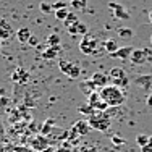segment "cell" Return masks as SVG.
I'll return each mask as SVG.
<instances>
[{
	"label": "cell",
	"instance_id": "cell-1",
	"mask_svg": "<svg viewBox=\"0 0 152 152\" xmlns=\"http://www.w3.org/2000/svg\"><path fill=\"white\" fill-rule=\"evenodd\" d=\"M99 94L108 107H120L126 102L125 91L121 88H118V86H113V84H108L105 88H102Z\"/></svg>",
	"mask_w": 152,
	"mask_h": 152
},
{
	"label": "cell",
	"instance_id": "cell-2",
	"mask_svg": "<svg viewBox=\"0 0 152 152\" xmlns=\"http://www.w3.org/2000/svg\"><path fill=\"white\" fill-rule=\"evenodd\" d=\"M88 123L91 126V129L96 131H107L112 125V117L107 112H96L94 115L88 118Z\"/></svg>",
	"mask_w": 152,
	"mask_h": 152
},
{
	"label": "cell",
	"instance_id": "cell-3",
	"mask_svg": "<svg viewBox=\"0 0 152 152\" xmlns=\"http://www.w3.org/2000/svg\"><path fill=\"white\" fill-rule=\"evenodd\" d=\"M99 41L97 37H94L92 34H86L83 36L81 42H79V50H81L84 55H96L99 52Z\"/></svg>",
	"mask_w": 152,
	"mask_h": 152
},
{
	"label": "cell",
	"instance_id": "cell-4",
	"mask_svg": "<svg viewBox=\"0 0 152 152\" xmlns=\"http://www.w3.org/2000/svg\"><path fill=\"white\" fill-rule=\"evenodd\" d=\"M131 63L134 65H144V63H152V49L151 47H142V49H134L129 57Z\"/></svg>",
	"mask_w": 152,
	"mask_h": 152
},
{
	"label": "cell",
	"instance_id": "cell-5",
	"mask_svg": "<svg viewBox=\"0 0 152 152\" xmlns=\"http://www.w3.org/2000/svg\"><path fill=\"white\" fill-rule=\"evenodd\" d=\"M108 81L113 86H118V88H125L128 84V76H126L125 70L120 66H115L112 70H108Z\"/></svg>",
	"mask_w": 152,
	"mask_h": 152
},
{
	"label": "cell",
	"instance_id": "cell-6",
	"mask_svg": "<svg viewBox=\"0 0 152 152\" xmlns=\"http://www.w3.org/2000/svg\"><path fill=\"white\" fill-rule=\"evenodd\" d=\"M58 66H60V70L63 71V75H66L68 78H71V79L79 78V75H81V66H79L78 63H75V61L60 58Z\"/></svg>",
	"mask_w": 152,
	"mask_h": 152
},
{
	"label": "cell",
	"instance_id": "cell-7",
	"mask_svg": "<svg viewBox=\"0 0 152 152\" xmlns=\"http://www.w3.org/2000/svg\"><path fill=\"white\" fill-rule=\"evenodd\" d=\"M88 104L91 105L96 112H105L108 105L105 102H104V99L100 97L99 92H92L91 96H88Z\"/></svg>",
	"mask_w": 152,
	"mask_h": 152
},
{
	"label": "cell",
	"instance_id": "cell-8",
	"mask_svg": "<svg viewBox=\"0 0 152 152\" xmlns=\"http://www.w3.org/2000/svg\"><path fill=\"white\" fill-rule=\"evenodd\" d=\"M108 7H110V12L113 13V16L117 18V20H128V18H129V13L126 12L125 7L120 5V3L110 2V3H108Z\"/></svg>",
	"mask_w": 152,
	"mask_h": 152
},
{
	"label": "cell",
	"instance_id": "cell-9",
	"mask_svg": "<svg viewBox=\"0 0 152 152\" xmlns=\"http://www.w3.org/2000/svg\"><path fill=\"white\" fill-rule=\"evenodd\" d=\"M13 34H15V31H13L10 21L5 20V18H0V39H2V41H7V39H10Z\"/></svg>",
	"mask_w": 152,
	"mask_h": 152
},
{
	"label": "cell",
	"instance_id": "cell-10",
	"mask_svg": "<svg viewBox=\"0 0 152 152\" xmlns=\"http://www.w3.org/2000/svg\"><path fill=\"white\" fill-rule=\"evenodd\" d=\"M71 129H73L78 136H86L89 133V129H91V126H89L88 120H78L73 125V128H71Z\"/></svg>",
	"mask_w": 152,
	"mask_h": 152
},
{
	"label": "cell",
	"instance_id": "cell-11",
	"mask_svg": "<svg viewBox=\"0 0 152 152\" xmlns=\"http://www.w3.org/2000/svg\"><path fill=\"white\" fill-rule=\"evenodd\" d=\"M91 81L96 84V88H105V86H108V75L105 73H100V71H97V73H94L92 75V78H91Z\"/></svg>",
	"mask_w": 152,
	"mask_h": 152
},
{
	"label": "cell",
	"instance_id": "cell-12",
	"mask_svg": "<svg viewBox=\"0 0 152 152\" xmlns=\"http://www.w3.org/2000/svg\"><path fill=\"white\" fill-rule=\"evenodd\" d=\"M68 29V32H70L71 36H86L88 34V26H86V24H83L81 21H76L75 24H71V26H68L66 28Z\"/></svg>",
	"mask_w": 152,
	"mask_h": 152
},
{
	"label": "cell",
	"instance_id": "cell-13",
	"mask_svg": "<svg viewBox=\"0 0 152 152\" xmlns=\"http://www.w3.org/2000/svg\"><path fill=\"white\" fill-rule=\"evenodd\" d=\"M47 139L44 136H36L34 139L31 141V146H32V149L34 151H39V152H44L47 149Z\"/></svg>",
	"mask_w": 152,
	"mask_h": 152
},
{
	"label": "cell",
	"instance_id": "cell-14",
	"mask_svg": "<svg viewBox=\"0 0 152 152\" xmlns=\"http://www.w3.org/2000/svg\"><path fill=\"white\" fill-rule=\"evenodd\" d=\"M15 34H16V39H18V42H20V44H28L29 37L32 36V32H31L29 28H20Z\"/></svg>",
	"mask_w": 152,
	"mask_h": 152
},
{
	"label": "cell",
	"instance_id": "cell-15",
	"mask_svg": "<svg viewBox=\"0 0 152 152\" xmlns=\"http://www.w3.org/2000/svg\"><path fill=\"white\" fill-rule=\"evenodd\" d=\"M133 47H121L118 49L117 52L112 53V58H120V60H125V58H129L131 57V52H133Z\"/></svg>",
	"mask_w": 152,
	"mask_h": 152
},
{
	"label": "cell",
	"instance_id": "cell-16",
	"mask_svg": "<svg viewBox=\"0 0 152 152\" xmlns=\"http://www.w3.org/2000/svg\"><path fill=\"white\" fill-rule=\"evenodd\" d=\"M58 52H60V45L47 47V50H44V52H42V58H45V60H52V58H55V57L58 55Z\"/></svg>",
	"mask_w": 152,
	"mask_h": 152
},
{
	"label": "cell",
	"instance_id": "cell-17",
	"mask_svg": "<svg viewBox=\"0 0 152 152\" xmlns=\"http://www.w3.org/2000/svg\"><path fill=\"white\" fill-rule=\"evenodd\" d=\"M79 88H81V91L84 92L86 96H91V94H92V92H96V89H97V88H96V84H94L91 79H88V81H83Z\"/></svg>",
	"mask_w": 152,
	"mask_h": 152
},
{
	"label": "cell",
	"instance_id": "cell-18",
	"mask_svg": "<svg viewBox=\"0 0 152 152\" xmlns=\"http://www.w3.org/2000/svg\"><path fill=\"white\" fill-rule=\"evenodd\" d=\"M102 45H104V49H105L107 52L110 53V55H112L113 52H117V50H118V45H117V42H115L113 39H107V41L104 42Z\"/></svg>",
	"mask_w": 152,
	"mask_h": 152
},
{
	"label": "cell",
	"instance_id": "cell-19",
	"mask_svg": "<svg viewBox=\"0 0 152 152\" xmlns=\"http://www.w3.org/2000/svg\"><path fill=\"white\" fill-rule=\"evenodd\" d=\"M78 112L79 113H83V115H86V117H91V115H94L96 113V110H94V108L89 105V104H84V105H79L78 107Z\"/></svg>",
	"mask_w": 152,
	"mask_h": 152
},
{
	"label": "cell",
	"instance_id": "cell-20",
	"mask_svg": "<svg viewBox=\"0 0 152 152\" xmlns=\"http://www.w3.org/2000/svg\"><path fill=\"white\" fill-rule=\"evenodd\" d=\"M117 34L120 39H131L133 37V31L129 29V28H120Z\"/></svg>",
	"mask_w": 152,
	"mask_h": 152
},
{
	"label": "cell",
	"instance_id": "cell-21",
	"mask_svg": "<svg viewBox=\"0 0 152 152\" xmlns=\"http://www.w3.org/2000/svg\"><path fill=\"white\" fill-rule=\"evenodd\" d=\"M12 78L15 79V81L18 79V81H20V83H24V81H26V79H28V75L24 73V71L21 70V68H18V70H15V73H13V76H12Z\"/></svg>",
	"mask_w": 152,
	"mask_h": 152
},
{
	"label": "cell",
	"instance_id": "cell-22",
	"mask_svg": "<svg viewBox=\"0 0 152 152\" xmlns=\"http://www.w3.org/2000/svg\"><path fill=\"white\" fill-rule=\"evenodd\" d=\"M60 45V36L58 34H50L47 39V47H55Z\"/></svg>",
	"mask_w": 152,
	"mask_h": 152
},
{
	"label": "cell",
	"instance_id": "cell-23",
	"mask_svg": "<svg viewBox=\"0 0 152 152\" xmlns=\"http://www.w3.org/2000/svg\"><path fill=\"white\" fill-rule=\"evenodd\" d=\"M70 5L75 10H84L88 7V0H73V2H70Z\"/></svg>",
	"mask_w": 152,
	"mask_h": 152
},
{
	"label": "cell",
	"instance_id": "cell-24",
	"mask_svg": "<svg viewBox=\"0 0 152 152\" xmlns=\"http://www.w3.org/2000/svg\"><path fill=\"white\" fill-rule=\"evenodd\" d=\"M76 21H79L78 16H76L75 13H68V16H66V20L63 21V24H65V28H68V26H71V24H75Z\"/></svg>",
	"mask_w": 152,
	"mask_h": 152
},
{
	"label": "cell",
	"instance_id": "cell-25",
	"mask_svg": "<svg viewBox=\"0 0 152 152\" xmlns=\"http://www.w3.org/2000/svg\"><path fill=\"white\" fill-rule=\"evenodd\" d=\"M147 142H149V136H147V134H137V136H136V144H137L139 147L146 146Z\"/></svg>",
	"mask_w": 152,
	"mask_h": 152
},
{
	"label": "cell",
	"instance_id": "cell-26",
	"mask_svg": "<svg viewBox=\"0 0 152 152\" xmlns=\"http://www.w3.org/2000/svg\"><path fill=\"white\" fill-rule=\"evenodd\" d=\"M39 10H41L42 13H45V15H49L50 12H53L52 5H50V3H47V2H41V3H39Z\"/></svg>",
	"mask_w": 152,
	"mask_h": 152
},
{
	"label": "cell",
	"instance_id": "cell-27",
	"mask_svg": "<svg viewBox=\"0 0 152 152\" xmlns=\"http://www.w3.org/2000/svg\"><path fill=\"white\" fill-rule=\"evenodd\" d=\"M68 8H61L58 10V12H55V16H57V20H60V21H65L66 20V16H68Z\"/></svg>",
	"mask_w": 152,
	"mask_h": 152
},
{
	"label": "cell",
	"instance_id": "cell-28",
	"mask_svg": "<svg viewBox=\"0 0 152 152\" xmlns=\"http://www.w3.org/2000/svg\"><path fill=\"white\" fill-rule=\"evenodd\" d=\"M61 8H68V3L66 2H55L52 5V10L53 12H58V10H61Z\"/></svg>",
	"mask_w": 152,
	"mask_h": 152
},
{
	"label": "cell",
	"instance_id": "cell-29",
	"mask_svg": "<svg viewBox=\"0 0 152 152\" xmlns=\"http://www.w3.org/2000/svg\"><path fill=\"white\" fill-rule=\"evenodd\" d=\"M79 152H99L94 146H81L79 147Z\"/></svg>",
	"mask_w": 152,
	"mask_h": 152
},
{
	"label": "cell",
	"instance_id": "cell-30",
	"mask_svg": "<svg viewBox=\"0 0 152 152\" xmlns=\"http://www.w3.org/2000/svg\"><path fill=\"white\" fill-rule=\"evenodd\" d=\"M3 141H5V129H3V123L0 120V146L3 144Z\"/></svg>",
	"mask_w": 152,
	"mask_h": 152
},
{
	"label": "cell",
	"instance_id": "cell-31",
	"mask_svg": "<svg viewBox=\"0 0 152 152\" xmlns=\"http://www.w3.org/2000/svg\"><path fill=\"white\" fill-rule=\"evenodd\" d=\"M28 44H29L31 47H37V45H39L37 37H36V36H31V37H29V41H28Z\"/></svg>",
	"mask_w": 152,
	"mask_h": 152
},
{
	"label": "cell",
	"instance_id": "cell-32",
	"mask_svg": "<svg viewBox=\"0 0 152 152\" xmlns=\"http://www.w3.org/2000/svg\"><path fill=\"white\" fill-rule=\"evenodd\" d=\"M141 152H152V146H151L149 142H147L146 146H142V147H141Z\"/></svg>",
	"mask_w": 152,
	"mask_h": 152
},
{
	"label": "cell",
	"instance_id": "cell-33",
	"mask_svg": "<svg viewBox=\"0 0 152 152\" xmlns=\"http://www.w3.org/2000/svg\"><path fill=\"white\" fill-rule=\"evenodd\" d=\"M7 102H8V99H7V97H0V107H3Z\"/></svg>",
	"mask_w": 152,
	"mask_h": 152
},
{
	"label": "cell",
	"instance_id": "cell-34",
	"mask_svg": "<svg viewBox=\"0 0 152 152\" xmlns=\"http://www.w3.org/2000/svg\"><path fill=\"white\" fill-rule=\"evenodd\" d=\"M146 104H147V107H151V108H152V94H151V96H149V97H147V100H146Z\"/></svg>",
	"mask_w": 152,
	"mask_h": 152
},
{
	"label": "cell",
	"instance_id": "cell-35",
	"mask_svg": "<svg viewBox=\"0 0 152 152\" xmlns=\"http://www.w3.org/2000/svg\"><path fill=\"white\" fill-rule=\"evenodd\" d=\"M112 139H113L115 144H121V142H123V139H118V137H112Z\"/></svg>",
	"mask_w": 152,
	"mask_h": 152
},
{
	"label": "cell",
	"instance_id": "cell-36",
	"mask_svg": "<svg viewBox=\"0 0 152 152\" xmlns=\"http://www.w3.org/2000/svg\"><path fill=\"white\" fill-rule=\"evenodd\" d=\"M149 21H151V23H152V10H151V12H149Z\"/></svg>",
	"mask_w": 152,
	"mask_h": 152
},
{
	"label": "cell",
	"instance_id": "cell-37",
	"mask_svg": "<svg viewBox=\"0 0 152 152\" xmlns=\"http://www.w3.org/2000/svg\"><path fill=\"white\" fill-rule=\"evenodd\" d=\"M149 144L152 146V136H149Z\"/></svg>",
	"mask_w": 152,
	"mask_h": 152
},
{
	"label": "cell",
	"instance_id": "cell-38",
	"mask_svg": "<svg viewBox=\"0 0 152 152\" xmlns=\"http://www.w3.org/2000/svg\"><path fill=\"white\" fill-rule=\"evenodd\" d=\"M0 49H2V39H0Z\"/></svg>",
	"mask_w": 152,
	"mask_h": 152
},
{
	"label": "cell",
	"instance_id": "cell-39",
	"mask_svg": "<svg viewBox=\"0 0 152 152\" xmlns=\"http://www.w3.org/2000/svg\"><path fill=\"white\" fill-rule=\"evenodd\" d=\"M151 44H152V36H151Z\"/></svg>",
	"mask_w": 152,
	"mask_h": 152
},
{
	"label": "cell",
	"instance_id": "cell-40",
	"mask_svg": "<svg viewBox=\"0 0 152 152\" xmlns=\"http://www.w3.org/2000/svg\"><path fill=\"white\" fill-rule=\"evenodd\" d=\"M57 152H65V151H57Z\"/></svg>",
	"mask_w": 152,
	"mask_h": 152
},
{
	"label": "cell",
	"instance_id": "cell-41",
	"mask_svg": "<svg viewBox=\"0 0 152 152\" xmlns=\"http://www.w3.org/2000/svg\"><path fill=\"white\" fill-rule=\"evenodd\" d=\"M68 2H73V0H68Z\"/></svg>",
	"mask_w": 152,
	"mask_h": 152
}]
</instances>
